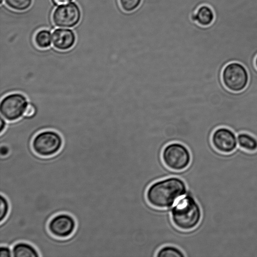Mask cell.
Returning <instances> with one entry per match:
<instances>
[{
    "mask_svg": "<svg viewBox=\"0 0 257 257\" xmlns=\"http://www.w3.org/2000/svg\"><path fill=\"white\" fill-rule=\"evenodd\" d=\"M187 193V186L184 180L178 176H173L152 183L147 190L146 198L152 207L168 209Z\"/></svg>",
    "mask_w": 257,
    "mask_h": 257,
    "instance_id": "obj_1",
    "label": "cell"
},
{
    "mask_svg": "<svg viewBox=\"0 0 257 257\" xmlns=\"http://www.w3.org/2000/svg\"><path fill=\"white\" fill-rule=\"evenodd\" d=\"M81 11L74 2L60 5L52 14V21L59 27L72 28L78 24L81 19Z\"/></svg>",
    "mask_w": 257,
    "mask_h": 257,
    "instance_id": "obj_8",
    "label": "cell"
},
{
    "mask_svg": "<svg viewBox=\"0 0 257 257\" xmlns=\"http://www.w3.org/2000/svg\"><path fill=\"white\" fill-rule=\"evenodd\" d=\"M254 66H255V68L257 69V56L254 59Z\"/></svg>",
    "mask_w": 257,
    "mask_h": 257,
    "instance_id": "obj_23",
    "label": "cell"
},
{
    "mask_svg": "<svg viewBox=\"0 0 257 257\" xmlns=\"http://www.w3.org/2000/svg\"><path fill=\"white\" fill-rule=\"evenodd\" d=\"M191 19L199 25L206 27L210 25L213 22L214 14L210 7L203 5L197 9L196 12L192 16Z\"/></svg>",
    "mask_w": 257,
    "mask_h": 257,
    "instance_id": "obj_12",
    "label": "cell"
},
{
    "mask_svg": "<svg viewBox=\"0 0 257 257\" xmlns=\"http://www.w3.org/2000/svg\"><path fill=\"white\" fill-rule=\"evenodd\" d=\"M155 257H186V255L178 246L173 244H166L158 250Z\"/></svg>",
    "mask_w": 257,
    "mask_h": 257,
    "instance_id": "obj_15",
    "label": "cell"
},
{
    "mask_svg": "<svg viewBox=\"0 0 257 257\" xmlns=\"http://www.w3.org/2000/svg\"><path fill=\"white\" fill-rule=\"evenodd\" d=\"M238 146L248 153L257 152V139L247 133H239L237 136Z\"/></svg>",
    "mask_w": 257,
    "mask_h": 257,
    "instance_id": "obj_13",
    "label": "cell"
},
{
    "mask_svg": "<svg viewBox=\"0 0 257 257\" xmlns=\"http://www.w3.org/2000/svg\"><path fill=\"white\" fill-rule=\"evenodd\" d=\"M35 111V107L32 104L29 103L23 116L26 117H31L34 115Z\"/></svg>",
    "mask_w": 257,
    "mask_h": 257,
    "instance_id": "obj_20",
    "label": "cell"
},
{
    "mask_svg": "<svg viewBox=\"0 0 257 257\" xmlns=\"http://www.w3.org/2000/svg\"><path fill=\"white\" fill-rule=\"evenodd\" d=\"M77 222L75 218L67 213H60L52 217L48 223V230L54 237L65 239L75 232Z\"/></svg>",
    "mask_w": 257,
    "mask_h": 257,
    "instance_id": "obj_7",
    "label": "cell"
},
{
    "mask_svg": "<svg viewBox=\"0 0 257 257\" xmlns=\"http://www.w3.org/2000/svg\"><path fill=\"white\" fill-rule=\"evenodd\" d=\"M28 104V99L23 93H9L1 99V115L8 122L17 121L24 116Z\"/></svg>",
    "mask_w": 257,
    "mask_h": 257,
    "instance_id": "obj_6",
    "label": "cell"
},
{
    "mask_svg": "<svg viewBox=\"0 0 257 257\" xmlns=\"http://www.w3.org/2000/svg\"><path fill=\"white\" fill-rule=\"evenodd\" d=\"M52 35L49 31L41 30L37 32L34 37V43L40 49L49 48L52 43Z\"/></svg>",
    "mask_w": 257,
    "mask_h": 257,
    "instance_id": "obj_14",
    "label": "cell"
},
{
    "mask_svg": "<svg viewBox=\"0 0 257 257\" xmlns=\"http://www.w3.org/2000/svg\"><path fill=\"white\" fill-rule=\"evenodd\" d=\"M210 142L213 148L218 153L228 155L237 148V137L230 129L225 127L216 128L211 134Z\"/></svg>",
    "mask_w": 257,
    "mask_h": 257,
    "instance_id": "obj_9",
    "label": "cell"
},
{
    "mask_svg": "<svg viewBox=\"0 0 257 257\" xmlns=\"http://www.w3.org/2000/svg\"><path fill=\"white\" fill-rule=\"evenodd\" d=\"M32 148L38 156L47 158L58 153L62 148L63 139L57 132L51 130L37 133L32 141Z\"/></svg>",
    "mask_w": 257,
    "mask_h": 257,
    "instance_id": "obj_4",
    "label": "cell"
},
{
    "mask_svg": "<svg viewBox=\"0 0 257 257\" xmlns=\"http://www.w3.org/2000/svg\"><path fill=\"white\" fill-rule=\"evenodd\" d=\"M6 5L10 9L22 12L28 10L32 5L33 0H4Z\"/></svg>",
    "mask_w": 257,
    "mask_h": 257,
    "instance_id": "obj_16",
    "label": "cell"
},
{
    "mask_svg": "<svg viewBox=\"0 0 257 257\" xmlns=\"http://www.w3.org/2000/svg\"><path fill=\"white\" fill-rule=\"evenodd\" d=\"M161 158L164 165L174 172H181L187 169L192 161L189 148L179 142L167 144L162 150Z\"/></svg>",
    "mask_w": 257,
    "mask_h": 257,
    "instance_id": "obj_3",
    "label": "cell"
},
{
    "mask_svg": "<svg viewBox=\"0 0 257 257\" xmlns=\"http://www.w3.org/2000/svg\"><path fill=\"white\" fill-rule=\"evenodd\" d=\"M0 133L1 134L5 131L8 123V121L1 115L0 118Z\"/></svg>",
    "mask_w": 257,
    "mask_h": 257,
    "instance_id": "obj_21",
    "label": "cell"
},
{
    "mask_svg": "<svg viewBox=\"0 0 257 257\" xmlns=\"http://www.w3.org/2000/svg\"><path fill=\"white\" fill-rule=\"evenodd\" d=\"M0 257H13L12 247L7 245H0Z\"/></svg>",
    "mask_w": 257,
    "mask_h": 257,
    "instance_id": "obj_19",
    "label": "cell"
},
{
    "mask_svg": "<svg viewBox=\"0 0 257 257\" xmlns=\"http://www.w3.org/2000/svg\"><path fill=\"white\" fill-rule=\"evenodd\" d=\"M221 79L223 86L227 90L238 93L247 87L249 76L247 69L242 64L233 62L224 67Z\"/></svg>",
    "mask_w": 257,
    "mask_h": 257,
    "instance_id": "obj_5",
    "label": "cell"
},
{
    "mask_svg": "<svg viewBox=\"0 0 257 257\" xmlns=\"http://www.w3.org/2000/svg\"><path fill=\"white\" fill-rule=\"evenodd\" d=\"M3 3V0H1V4H2Z\"/></svg>",
    "mask_w": 257,
    "mask_h": 257,
    "instance_id": "obj_24",
    "label": "cell"
},
{
    "mask_svg": "<svg viewBox=\"0 0 257 257\" xmlns=\"http://www.w3.org/2000/svg\"><path fill=\"white\" fill-rule=\"evenodd\" d=\"M142 0H119L121 9L125 12H132L141 5Z\"/></svg>",
    "mask_w": 257,
    "mask_h": 257,
    "instance_id": "obj_18",
    "label": "cell"
},
{
    "mask_svg": "<svg viewBox=\"0 0 257 257\" xmlns=\"http://www.w3.org/2000/svg\"><path fill=\"white\" fill-rule=\"evenodd\" d=\"M76 40L75 33L70 29H57L52 35L54 48L61 51L72 49L75 46Z\"/></svg>",
    "mask_w": 257,
    "mask_h": 257,
    "instance_id": "obj_10",
    "label": "cell"
},
{
    "mask_svg": "<svg viewBox=\"0 0 257 257\" xmlns=\"http://www.w3.org/2000/svg\"><path fill=\"white\" fill-rule=\"evenodd\" d=\"M10 203L7 197L0 195V223L4 221L8 217L10 211Z\"/></svg>",
    "mask_w": 257,
    "mask_h": 257,
    "instance_id": "obj_17",
    "label": "cell"
},
{
    "mask_svg": "<svg viewBox=\"0 0 257 257\" xmlns=\"http://www.w3.org/2000/svg\"><path fill=\"white\" fill-rule=\"evenodd\" d=\"M171 221L178 229L189 231L196 228L202 218L201 207L192 195L187 193L170 209Z\"/></svg>",
    "mask_w": 257,
    "mask_h": 257,
    "instance_id": "obj_2",
    "label": "cell"
},
{
    "mask_svg": "<svg viewBox=\"0 0 257 257\" xmlns=\"http://www.w3.org/2000/svg\"><path fill=\"white\" fill-rule=\"evenodd\" d=\"M57 5H63L69 3L73 0H53Z\"/></svg>",
    "mask_w": 257,
    "mask_h": 257,
    "instance_id": "obj_22",
    "label": "cell"
},
{
    "mask_svg": "<svg viewBox=\"0 0 257 257\" xmlns=\"http://www.w3.org/2000/svg\"><path fill=\"white\" fill-rule=\"evenodd\" d=\"M13 257H41L37 248L24 241H19L12 246Z\"/></svg>",
    "mask_w": 257,
    "mask_h": 257,
    "instance_id": "obj_11",
    "label": "cell"
}]
</instances>
